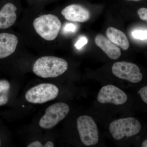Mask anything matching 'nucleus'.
<instances>
[{"instance_id":"f257e3e1","label":"nucleus","mask_w":147,"mask_h":147,"mask_svg":"<svg viewBox=\"0 0 147 147\" xmlns=\"http://www.w3.org/2000/svg\"><path fill=\"white\" fill-rule=\"evenodd\" d=\"M68 66L67 62L63 59L53 56H45L36 61L33 67V71L41 78H55L65 73Z\"/></svg>"},{"instance_id":"f03ea898","label":"nucleus","mask_w":147,"mask_h":147,"mask_svg":"<svg viewBox=\"0 0 147 147\" xmlns=\"http://www.w3.org/2000/svg\"><path fill=\"white\" fill-rule=\"evenodd\" d=\"M33 26L37 33L45 40L56 39L59 32L61 24L59 18L53 14H44L34 19Z\"/></svg>"},{"instance_id":"7ed1b4c3","label":"nucleus","mask_w":147,"mask_h":147,"mask_svg":"<svg viewBox=\"0 0 147 147\" xmlns=\"http://www.w3.org/2000/svg\"><path fill=\"white\" fill-rule=\"evenodd\" d=\"M142 125L136 119L132 117L121 119L110 124L109 130L115 139L119 140L124 137H129L140 132Z\"/></svg>"},{"instance_id":"20e7f679","label":"nucleus","mask_w":147,"mask_h":147,"mask_svg":"<svg viewBox=\"0 0 147 147\" xmlns=\"http://www.w3.org/2000/svg\"><path fill=\"white\" fill-rule=\"evenodd\" d=\"M77 128L84 145L89 146L97 144L99 140L98 129L91 117L87 115L79 117L77 120Z\"/></svg>"},{"instance_id":"39448f33","label":"nucleus","mask_w":147,"mask_h":147,"mask_svg":"<svg viewBox=\"0 0 147 147\" xmlns=\"http://www.w3.org/2000/svg\"><path fill=\"white\" fill-rule=\"evenodd\" d=\"M59 93V88L54 84H42L30 89L26 93L25 97L28 102L42 104L55 99Z\"/></svg>"},{"instance_id":"423d86ee","label":"nucleus","mask_w":147,"mask_h":147,"mask_svg":"<svg viewBox=\"0 0 147 147\" xmlns=\"http://www.w3.org/2000/svg\"><path fill=\"white\" fill-rule=\"evenodd\" d=\"M69 111L68 105L64 102H57L50 105L40 120L39 126L45 129L53 128L66 117Z\"/></svg>"},{"instance_id":"0eeeda50","label":"nucleus","mask_w":147,"mask_h":147,"mask_svg":"<svg viewBox=\"0 0 147 147\" xmlns=\"http://www.w3.org/2000/svg\"><path fill=\"white\" fill-rule=\"evenodd\" d=\"M112 72L116 77L132 83H139L143 78L139 67L135 64L126 61L114 63L112 67Z\"/></svg>"},{"instance_id":"6e6552de","label":"nucleus","mask_w":147,"mask_h":147,"mask_svg":"<svg viewBox=\"0 0 147 147\" xmlns=\"http://www.w3.org/2000/svg\"><path fill=\"white\" fill-rule=\"evenodd\" d=\"M127 100V96L124 92L118 87L111 85L102 87L97 96L98 101L103 104L122 105L125 103Z\"/></svg>"},{"instance_id":"1a4fd4ad","label":"nucleus","mask_w":147,"mask_h":147,"mask_svg":"<svg viewBox=\"0 0 147 147\" xmlns=\"http://www.w3.org/2000/svg\"><path fill=\"white\" fill-rule=\"evenodd\" d=\"M61 14L66 20L73 22L84 23L90 18V12L84 7L78 4L70 5L66 7Z\"/></svg>"},{"instance_id":"9d476101","label":"nucleus","mask_w":147,"mask_h":147,"mask_svg":"<svg viewBox=\"0 0 147 147\" xmlns=\"http://www.w3.org/2000/svg\"><path fill=\"white\" fill-rule=\"evenodd\" d=\"M18 43V38L14 35L7 33L0 34V59L12 55Z\"/></svg>"},{"instance_id":"9b49d317","label":"nucleus","mask_w":147,"mask_h":147,"mask_svg":"<svg viewBox=\"0 0 147 147\" xmlns=\"http://www.w3.org/2000/svg\"><path fill=\"white\" fill-rule=\"evenodd\" d=\"M95 41L96 45L110 59L117 60L120 57L121 53L119 48L104 36L98 35L96 37Z\"/></svg>"},{"instance_id":"f8f14e48","label":"nucleus","mask_w":147,"mask_h":147,"mask_svg":"<svg viewBox=\"0 0 147 147\" xmlns=\"http://www.w3.org/2000/svg\"><path fill=\"white\" fill-rule=\"evenodd\" d=\"M17 8L11 3L6 4L0 10V29L8 28L15 23Z\"/></svg>"},{"instance_id":"ddd939ff","label":"nucleus","mask_w":147,"mask_h":147,"mask_svg":"<svg viewBox=\"0 0 147 147\" xmlns=\"http://www.w3.org/2000/svg\"><path fill=\"white\" fill-rule=\"evenodd\" d=\"M106 34L109 39L114 44L126 50L129 46V41L125 34L120 30L110 27L106 31Z\"/></svg>"},{"instance_id":"4468645a","label":"nucleus","mask_w":147,"mask_h":147,"mask_svg":"<svg viewBox=\"0 0 147 147\" xmlns=\"http://www.w3.org/2000/svg\"><path fill=\"white\" fill-rule=\"evenodd\" d=\"M131 35L134 39L141 40H146L147 31L146 30L137 29L131 32Z\"/></svg>"},{"instance_id":"2eb2a0df","label":"nucleus","mask_w":147,"mask_h":147,"mask_svg":"<svg viewBox=\"0 0 147 147\" xmlns=\"http://www.w3.org/2000/svg\"><path fill=\"white\" fill-rule=\"evenodd\" d=\"M78 29V26L76 24L73 23H66L63 28V32L66 34H70L76 32Z\"/></svg>"},{"instance_id":"dca6fc26","label":"nucleus","mask_w":147,"mask_h":147,"mask_svg":"<svg viewBox=\"0 0 147 147\" xmlns=\"http://www.w3.org/2000/svg\"><path fill=\"white\" fill-rule=\"evenodd\" d=\"M10 88V84L8 81L5 80L0 81V94L8 93Z\"/></svg>"},{"instance_id":"f3484780","label":"nucleus","mask_w":147,"mask_h":147,"mask_svg":"<svg viewBox=\"0 0 147 147\" xmlns=\"http://www.w3.org/2000/svg\"><path fill=\"white\" fill-rule=\"evenodd\" d=\"M88 42V39L86 37L82 36L79 37V39L76 41L74 46L76 49L79 50L84 47V45L87 44Z\"/></svg>"},{"instance_id":"a211bd4d","label":"nucleus","mask_w":147,"mask_h":147,"mask_svg":"<svg viewBox=\"0 0 147 147\" xmlns=\"http://www.w3.org/2000/svg\"><path fill=\"white\" fill-rule=\"evenodd\" d=\"M138 94H140L142 100L147 103V86L142 88L138 92Z\"/></svg>"},{"instance_id":"6ab92c4d","label":"nucleus","mask_w":147,"mask_h":147,"mask_svg":"<svg viewBox=\"0 0 147 147\" xmlns=\"http://www.w3.org/2000/svg\"><path fill=\"white\" fill-rule=\"evenodd\" d=\"M138 14L139 17L142 20L147 21V8L142 7L139 9L138 11Z\"/></svg>"},{"instance_id":"aec40b11","label":"nucleus","mask_w":147,"mask_h":147,"mask_svg":"<svg viewBox=\"0 0 147 147\" xmlns=\"http://www.w3.org/2000/svg\"><path fill=\"white\" fill-rule=\"evenodd\" d=\"M8 101V93L0 94V106L5 105Z\"/></svg>"},{"instance_id":"412c9836","label":"nucleus","mask_w":147,"mask_h":147,"mask_svg":"<svg viewBox=\"0 0 147 147\" xmlns=\"http://www.w3.org/2000/svg\"><path fill=\"white\" fill-rule=\"evenodd\" d=\"M43 145L39 142H34L31 143L28 146V147H42Z\"/></svg>"},{"instance_id":"4be33fe9","label":"nucleus","mask_w":147,"mask_h":147,"mask_svg":"<svg viewBox=\"0 0 147 147\" xmlns=\"http://www.w3.org/2000/svg\"><path fill=\"white\" fill-rule=\"evenodd\" d=\"M54 144L53 142H47L45 145L43 146V147H54Z\"/></svg>"},{"instance_id":"5701e85b","label":"nucleus","mask_w":147,"mask_h":147,"mask_svg":"<svg viewBox=\"0 0 147 147\" xmlns=\"http://www.w3.org/2000/svg\"><path fill=\"white\" fill-rule=\"evenodd\" d=\"M142 147H147V140H146L143 142L142 144Z\"/></svg>"},{"instance_id":"b1692460","label":"nucleus","mask_w":147,"mask_h":147,"mask_svg":"<svg viewBox=\"0 0 147 147\" xmlns=\"http://www.w3.org/2000/svg\"><path fill=\"white\" fill-rule=\"evenodd\" d=\"M127 1H141V0H127Z\"/></svg>"},{"instance_id":"393cba45","label":"nucleus","mask_w":147,"mask_h":147,"mask_svg":"<svg viewBox=\"0 0 147 147\" xmlns=\"http://www.w3.org/2000/svg\"><path fill=\"white\" fill-rule=\"evenodd\" d=\"M0 146H1V141H0Z\"/></svg>"}]
</instances>
